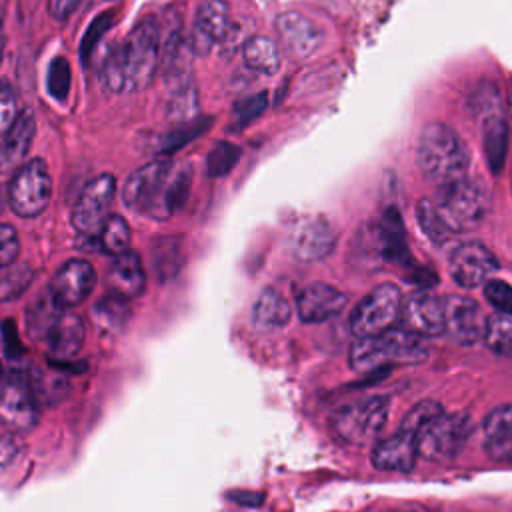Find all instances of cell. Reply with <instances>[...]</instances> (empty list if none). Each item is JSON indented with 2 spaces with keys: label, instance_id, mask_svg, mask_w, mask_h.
I'll list each match as a JSON object with an SVG mask.
<instances>
[{
  "label": "cell",
  "instance_id": "cell-11",
  "mask_svg": "<svg viewBox=\"0 0 512 512\" xmlns=\"http://www.w3.org/2000/svg\"><path fill=\"white\" fill-rule=\"evenodd\" d=\"M116 192V180L112 174H100L92 178L80 192L74 210L72 224L84 236H98Z\"/></svg>",
  "mask_w": 512,
  "mask_h": 512
},
{
  "label": "cell",
  "instance_id": "cell-34",
  "mask_svg": "<svg viewBox=\"0 0 512 512\" xmlns=\"http://www.w3.org/2000/svg\"><path fill=\"white\" fill-rule=\"evenodd\" d=\"M190 182H192L190 168H180L172 172L166 188V196H164V218L172 216L176 210H180L186 204Z\"/></svg>",
  "mask_w": 512,
  "mask_h": 512
},
{
  "label": "cell",
  "instance_id": "cell-26",
  "mask_svg": "<svg viewBox=\"0 0 512 512\" xmlns=\"http://www.w3.org/2000/svg\"><path fill=\"white\" fill-rule=\"evenodd\" d=\"M292 318V306L276 288H264L254 302L252 322L258 330L270 332L284 328Z\"/></svg>",
  "mask_w": 512,
  "mask_h": 512
},
{
  "label": "cell",
  "instance_id": "cell-15",
  "mask_svg": "<svg viewBox=\"0 0 512 512\" xmlns=\"http://www.w3.org/2000/svg\"><path fill=\"white\" fill-rule=\"evenodd\" d=\"M400 322L402 328L420 338L438 336L444 330L442 300L430 290L410 292L408 296L402 298Z\"/></svg>",
  "mask_w": 512,
  "mask_h": 512
},
{
  "label": "cell",
  "instance_id": "cell-10",
  "mask_svg": "<svg viewBox=\"0 0 512 512\" xmlns=\"http://www.w3.org/2000/svg\"><path fill=\"white\" fill-rule=\"evenodd\" d=\"M402 290L396 284L376 286L352 312L350 328L358 338L376 336L400 322Z\"/></svg>",
  "mask_w": 512,
  "mask_h": 512
},
{
  "label": "cell",
  "instance_id": "cell-14",
  "mask_svg": "<svg viewBox=\"0 0 512 512\" xmlns=\"http://www.w3.org/2000/svg\"><path fill=\"white\" fill-rule=\"evenodd\" d=\"M498 268L496 256L476 240L458 244L448 258V272L462 288L482 286Z\"/></svg>",
  "mask_w": 512,
  "mask_h": 512
},
{
  "label": "cell",
  "instance_id": "cell-19",
  "mask_svg": "<svg viewBox=\"0 0 512 512\" xmlns=\"http://www.w3.org/2000/svg\"><path fill=\"white\" fill-rule=\"evenodd\" d=\"M348 296L324 282H312L304 286L296 296V312L302 322H324L340 314L346 306Z\"/></svg>",
  "mask_w": 512,
  "mask_h": 512
},
{
  "label": "cell",
  "instance_id": "cell-42",
  "mask_svg": "<svg viewBox=\"0 0 512 512\" xmlns=\"http://www.w3.org/2000/svg\"><path fill=\"white\" fill-rule=\"evenodd\" d=\"M266 108V94H256L248 100H244L238 108H236V126H246L252 120H256Z\"/></svg>",
  "mask_w": 512,
  "mask_h": 512
},
{
  "label": "cell",
  "instance_id": "cell-13",
  "mask_svg": "<svg viewBox=\"0 0 512 512\" xmlns=\"http://www.w3.org/2000/svg\"><path fill=\"white\" fill-rule=\"evenodd\" d=\"M442 312H444L442 332L452 342L460 346H472L484 338L488 318L474 298L448 294L442 298Z\"/></svg>",
  "mask_w": 512,
  "mask_h": 512
},
{
  "label": "cell",
  "instance_id": "cell-7",
  "mask_svg": "<svg viewBox=\"0 0 512 512\" xmlns=\"http://www.w3.org/2000/svg\"><path fill=\"white\" fill-rule=\"evenodd\" d=\"M474 112L480 122V136L486 162L494 174H500L508 150V120L498 90L488 84L474 96Z\"/></svg>",
  "mask_w": 512,
  "mask_h": 512
},
{
  "label": "cell",
  "instance_id": "cell-40",
  "mask_svg": "<svg viewBox=\"0 0 512 512\" xmlns=\"http://www.w3.org/2000/svg\"><path fill=\"white\" fill-rule=\"evenodd\" d=\"M18 114L14 88L8 82H0V136L14 124Z\"/></svg>",
  "mask_w": 512,
  "mask_h": 512
},
{
  "label": "cell",
  "instance_id": "cell-41",
  "mask_svg": "<svg viewBox=\"0 0 512 512\" xmlns=\"http://www.w3.org/2000/svg\"><path fill=\"white\" fill-rule=\"evenodd\" d=\"M20 250V240L10 224H0V268L10 266Z\"/></svg>",
  "mask_w": 512,
  "mask_h": 512
},
{
  "label": "cell",
  "instance_id": "cell-2",
  "mask_svg": "<svg viewBox=\"0 0 512 512\" xmlns=\"http://www.w3.org/2000/svg\"><path fill=\"white\" fill-rule=\"evenodd\" d=\"M416 162L426 180L442 186L466 176L470 154L456 130L442 122H430L418 136Z\"/></svg>",
  "mask_w": 512,
  "mask_h": 512
},
{
  "label": "cell",
  "instance_id": "cell-1",
  "mask_svg": "<svg viewBox=\"0 0 512 512\" xmlns=\"http://www.w3.org/2000/svg\"><path fill=\"white\" fill-rule=\"evenodd\" d=\"M160 62V26L144 20L108 54L102 66V84L114 94L144 90Z\"/></svg>",
  "mask_w": 512,
  "mask_h": 512
},
{
  "label": "cell",
  "instance_id": "cell-31",
  "mask_svg": "<svg viewBox=\"0 0 512 512\" xmlns=\"http://www.w3.org/2000/svg\"><path fill=\"white\" fill-rule=\"evenodd\" d=\"M484 340L500 356H512V316L496 312L488 318Z\"/></svg>",
  "mask_w": 512,
  "mask_h": 512
},
{
  "label": "cell",
  "instance_id": "cell-22",
  "mask_svg": "<svg viewBox=\"0 0 512 512\" xmlns=\"http://www.w3.org/2000/svg\"><path fill=\"white\" fill-rule=\"evenodd\" d=\"M34 128L36 120L30 110H22L14 124L2 134L0 142V174L14 172L18 166H22L32 138H34Z\"/></svg>",
  "mask_w": 512,
  "mask_h": 512
},
{
  "label": "cell",
  "instance_id": "cell-45",
  "mask_svg": "<svg viewBox=\"0 0 512 512\" xmlns=\"http://www.w3.org/2000/svg\"><path fill=\"white\" fill-rule=\"evenodd\" d=\"M82 0H48V12L54 20H66Z\"/></svg>",
  "mask_w": 512,
  "mask_h": 512
},
{
  "label": "cell",
  "instance_id": "cell-16",
  "mask_svg": "<svg viewBox=\"0 0 512 512\" xmlns=\"http://www.w3.org/2000/svg\"><path fill=\"white\" fill-rule=\"evenodd\" d=\"M334 246L336 230L328 220L320 216L300 220L290 234V248L294 256L304 262L324 260L334 252Z\"/></svg>",
  "mask_w": 512,
  "mask_h": 512
},
{
  "label": "cell",
  "instance_id": "cell-47",
  "mask_svg": "<svg viewBox=\"0 0 512 512\" xmlns=\"http://www.w3.org/2000/svg\"><path fill=\"white\" fill-rule=\"evenodd\" d=\"M506 114H508V118H506V120H508L510 130H512V90L508 92V112H506Z\"/></svg>",
  "mask_w": 512,
  "mask_h": 512
},
{
  "label": "cell",
  "instance_id": "cell-28",
  "mask_svg": "<svg viewBox=\"0 0 512 512\" xmlns=\"http://www.w3.org/2000/svg\"><path fill=\"white\" fill-rule=\"evenodd\" d=\"M62 306L56 302V298L52 296L50 288L46 292H42L30 306H28V330L30 334L38 336V338H46L50 326L56 322V318L60 316Z\"/></svg>",
  "mask_w": 512,
  "mask_h": 512
},
{
  "label": "cell",
  "instance_id": "cell-24",
  "mask_svg": "<svg viewBox=\"0 0 512 512\" xmlns=\"http://www.w3.org/2000/svg\"><path fill=\"white\" fill-rule=\"evenodd\" d=\"M484 448L494 460L512 462V404L494 408L482 424Z\"/></svg>",
  "mask_w": 512,
  "mask_h": 512
},
{
  "label": "cell",
  "instance_id": "cell-38",
  "mask_svg": "<svg viewBox=\"0 0 512 512\" xmlns=\"http://www.w3.org/2000/svg\"><path fill=\"white\" fill-rule=\"evenodd\" d=\"M416 216H418V222L422 226V230L434 240V242H444L446 238H450L452 234L444 228V224L440 222L434 206H432V200H420L418 202V208H416Z\"/></svg>",
  "mask_w": 512,
  "mask_h": 512
},
{
  "label": "cell",
  "instance_id": "cell-37",
  "mask_svg": "<svg viewBox=\"0 0 512 512\" xmlns=\"http://www.w3.org/2000/svg\"><path fill=\"white\" fill-rule=\"evenodd\" d=\"M112 24V14L110 12H104L100 16H96L92 20V24L88 26V30L84 32V38L80 42V58L84 62V66L90 64V54L94 52V48L98 46V42L102 40L104 32L110 28Z\"/></svg>",
  "mask_w": 512,
  "mask_h": 512
},
{
  "label": "cell",
  "instance_id": "cell-48",
  "mask_svg": "<svg viewBox=\"0 0 512 512\" xmlns=\"http://www.w3.org/2000/svg\"><path fill=\"white\" fill-rule=\"evenodd\" d=\"M2 208H4V198H2V190H0V212H2Z\"/></svg>",
  "mask_w": 512,
  "mask_h": 512
},
{
  "label": "cell",
  "instance_id": "cell-20",
  "mask_svg": "<svg viewBox=\"0 0 512 512\" xmlns=\"http://www.w3.org/2000/svg\"><path fill=\"white\" fill-rule=\"evenodd\" d=\"M228 26V6L222 0H204L196 12V20L188 40L190 52L208 54L214 44L222 42Z\"/></svg>",
  "mask_w": 512,
  "mask_h": 512
},
{
  "label": "cell",
  "instance_id": "cell-32",
  "mask_svg": "<svg viewBox=\"0 0 512 512\" xmlns=\"http://www.w3.org/2000/svg\"><path fill=\"white\" fill-rule=\"evenodd\" d=\"M198 92L192 82L180 84L170 102H168V118L172 122H190L198 114Z\"/></svg>",
  "mask_w": 512,
  "mask_h": 512
},
{
  "label": "cell",
  "instance_id": "cell-3",
  "mask_svg": "<svg viewBox=\"0 0 512 512\" xmlns=\"http://www.w3.org/2000/svg\"><path fill=\"white\" fill-rule=\"evenodd\" d=\"M428 358L420 336L406 328H388L382 334L358 338L350 348V364L356 372H368L386 364H418Z\"/></svg>",
  "mask_w": 512,
  "mask_h": 512
},
{
  "label": "cell",
  "instance_id": "cell-35",
  "mask_svg": "<svg viewBox=\"0 0 512 512\" xmlns=\"http://www.w3.org/2000/svg\"><path fill=\"white\" fill-rule=\"evenodd\" d=\"M240 158V148L232 142H218L212 152L208 154V160H206V170H208V176L212 178H222L226 176L236 160Z\"/></svg>",
  "mask_w": 512,
  "mask_h": 512
},
{
  "label": "cell",
  "instance_id": "cell-44",
  "mask_svg": "<svg viewBox=\"0 0 512 512\" xmlns=\"http://www.w3.org/2000/svg\"><path fill=\"white\" fill-rule=\"evenodd\" d=\"M20 450H22V446L16 440V436H12V434L0 436V466H10L18 458Z\"/></svg>",
  "mask_w": 512,
  "mask_h": 512
},
{
  "label": "cell",
  "instance_id": "cell-43",
  "mask_svg": "<svg viewBox=\"0 0 512 512\" xmlns=\"http://www.w3.org/2000/svg\"><path fill=\"white\" fill-rule=\"evenodd\" d=\"M202 130H204V124H202V122H200V124H194L192 128H176V130L166 138V142H164V146H162V152H174L176 148L184 146L188 140H192L194 136H198Z\"/></svg>",
  "mask_w": 512,
  "mask_h": 512
},
{
  "label": "cell",
  "instance_id": "cell-29",
  "mask_svg": "<svg viewBox=\"0 0 512 512\" xmlns=\"http://www.w3.org/2000/svg\"><path fill=\"white\" fill-rule=\"evenodd\" d=\"M126 302L128 300H124L122 296H118L114 292L102 296L92 308V314H94V320L98 322V326L102 330H108V332L120 330L126 324L128 316H130V310H128Z\"/></svg>",
  "mask_w": 512,
  "mask_h": 512
},
{
  "label": "cell",
  "instance_id": "cell-21",
  "mask_svg": "<svg viewBox=\"0 0 512 512\" xmlns=\"http://www.w3.org/2000/svg\"><path fill=\"white\" fill-rule=\"evenodd\" d=\"M418 458V444L416 434L398 428L392 436L380 440L372 452V464L378 470H390V472H410Z\"/></svg>",
  "mask_w": 512,
  "mask_h": 512
},
{
  "label": "cell",
  "instance_id": "cell-12",
  "mask_svg": "<svg viewBox=\"0 0 512 512\" xmlns=\"http://www.w3.org/2000/svg\"><path fill=\"white\" fill-rule=\"evenodd\" d=\"M0 422L24 432L38 422V404L32 382L22 372H10L0 382Z\"/></svg>",
  "mask_w": 512,
  "mask_h": 512
},
{
  "label": "cell",
  "instance_id": "cell-18",
  "mask_svg": "<svg viewBox=\"0 0 512 512\" xmlns=\"http://www.w3.org/2000/svg\"><path fill=\"white\" fill-rule=\"evenodd\" d=\"M276 30L282 48L294 60L310 58L322 44L320 28L300 12H284L276 20Z\"/></svg>",
  "mask_w": 512,
  "mask_h": 512
},
{
  "label": "cell",
  "instance_id": "cell-9",
  "mask_svg": "<svg viewBox=\"0 0 512 512\" xmlns=\"http://www.w3.org/2000/svg\"><path fill=\"white\" fill-rule=\"evenodd\" d=\"M472 432V420L464 412L446 414L444 410L434 416L416 436L418 456L428 460L454 458Z\"/></svg>",
  "mask_w": 512,
  "mask_h": 512
},
{
  "label": "cell",
  "instance_id": "cell-6",
  "mask_svg": "<svg viewBox=\"0 0 512 512\" xmlns=\"http://www.w3.org/2000/svg\"><path fill=\"white\" fill-rule=\"evenodd\" d=\"M172 172L174 166L170 160H154L144 164L126 180L122 190L124 204L136 214L164 220V196Z\"/></svg>",
  "mask_w": 512,
  "mask_h": 512
},
{
  "label": "cell",
  "instance_id": "cell-4",
  "mask_svg": "<svg viewBox=\"0 0 512 512\" xmlns=\"http://www.w3.org/2000/svg\"><path fill=\"white\" fill-rule=\"evenodd\" d=\"M432 206L444 228L454 234L478 226L488 212L490 200L486 188L478 180L464 176L442 184Z\"/></svg>",
  "mask_w": 512,
  "mask_h": 512
},
{
  "label": "cell",
  "instance_id": "cell-46",
  "mask_svg": "<svg viewBox=\"0 0 512 512\" xmlns=\"http://www.w3.org/2000/svg\"><path fill=\"white\" fill-rule=\"evenodd\" d=\"M2 52H4V20H2V10H0V62H2Z\"/></svg>",
  "mask_w": 512,
  "mask_h": 512
},
{
  "label": "cell",
  "instance_id": "cell-30",
  "mask_svg": "<svg viewBox=\"0 0 512 512\" xmlns=\"http://www.w3.org/2000/svg\"><path fill=\"white\" fill-rule=\"evenodd\" d=\"M98 244L106 254H122L130 244V228L120 214H112L106 218L102 230L98 232Z\"/></svg>",
  "mask_w": 512,
  "mask_h": 512
},
{
  "label": "cell",
  "instance_id": "cell-8",
  "mask_svg": "<svg viewBox=\"0 0 512 512\" xmlns=\"http://www.w3.org/2000/svg\"><path fill=\"white\" fill-rule=\"evenodd\" d=\"M52 196V178L42 158H32L14 170L8 186L10 208L22 218L42 214Z\"/></svg>",
  "mask_w": 512,
  "mask_h": 512
},
{
  "label": "cell",
  "instance_id": "cell-5",
  "mask_svg": "<svg viewBox=\"0 0 512 512\" xmlns=\"http://www.w3.org/2000/svg\"><path fill=\"white\" fill-rule=\"evenodd\" d=\"M390 414L388 396H372L338 408L332 414L330 426L334 434L354 446H364L384 430Z\"/></svg>",
  "mask_w": 512,
  "mask_h": 512
},
{
  "label": "cell",
  "instance_id": "cell-39",
  "mask_svg": "<svg viewBox=\"0 0 512 512\" xmlns=\"http://www.w3.org/2000/svg\"><path fill=\"white\" fill-rule=\"evenodd\" d=\"M484 296L496 312L512 316V286L510 284H506L504 280L488 278L484 282Z\"/></svg>",
  "mask_w": 512,
  "mask_h": 512
},
{
  "label": "cell",
  "instance_id": "cell-36",
  "mask_svg": "<svg viewBox=\"0 0 512 512\" xmlns=\"http://www.w3.org/2000/svg\"><path fill=\"white\" fill-rule=\"evenodd\" d=\"M70 80H72V74H70L68 60L56 56L48 68V92L56 100H64L70 90Z\"/></svg>",
  "mask_w": 512,
  "mask_h": 512
},
{
  "label": "cell",
  "instance_id": "cell-33",
  "mask_svg": "<svg viewBox=\"0 0 512 512\" xmlns=\"http://www.w3.org/2000/svg\"><path fill=\"white\" fill-rule=\"evenodd\" d=\"M30 282H32V270L26 264L6 266V270L0 272V302L16 300L20 294L26 292Z\"/></svg>",
  "mask_w": 512,
  "mask_h": 512
},
{
  "label": "cell",
  "instance_id": "cell-25",
  "mask_svg": "<svg viewBox=\"0 0 512 512\" xmlns=\"http://www.w3.org/2000/svg\"><path fill=\"white\" fill-rule=\"evenodd\" d=\"M86 340L84 320L72 312H60L56 322L50 326L46 334V342L50 352L56 358H72L80 352Z\"/></svg>",
  "mask_w": 512,
  "mask_h": 512
},
{
  "label": "cell",
  "instance_id": "cell-17",
  "mask_svg": "<svg viewBox=\"0 0 512 512\" xmlns=\"http://www.w3.org/2000/svg\"><path fill=\"white\" fill-rule=\"evenodd\" d=\"M96 286V272L90 262L82 258L66 260L50 282V292L62 308L78 306Z\"/></svg>",
  "mask_w": 512,
  "mask_h": 512
},
{
  "label": "cell",
  "instance_id": "cell-27",
  "mask_svg": "<svg viewBox=\"0 0 512 512\" xmlns=\"http://www.w3.org/2000/svg\"><path fill=\"white\" fill-rule=\"evenodd\" d=\"M242 56L248 68L260 74H276L280 70V50L266 36H252L242 46Z\"/></svg>",
  "mask_w": 512,
  "mask_h": 512
},
{
  "label": "cell",
  "instance_id": "cell-23",
  "mask_svg": "<svg viewBox=\"0 0 512 512\" xmlns=\"http://www.w3.org/2000/svg\"><path fill=\"white\" fill-rule=\"evenodd\" d=\"M106 282L110 290L124 300L138 298L146 288V274L140 256L134 250H124L122 254H116L108 268Z\"/></svg>",
  "mask_w": 512,
  "mask_h": 512
}]
</instances>
